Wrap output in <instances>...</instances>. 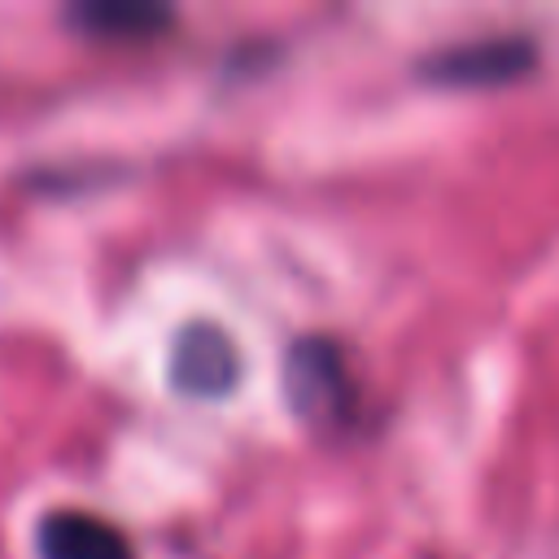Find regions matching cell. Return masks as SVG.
<instances>
[{
  "instance_id": "obj_1",
  "label": "cell",
  "mask_w": 559,
  "mask_h": 559,
  "mask_svg": "<svg viewBox=\"0 0 559 559\" xmlns=\"http://www.w3.org/2000/svg\"><path fill=\"white\" fill-rule=\"evenodd\" d=\"M284 397L306 424H349L354 380L332 336H301L284 358Z\"/></svg>"
},
{
  "instance_id": "obj_2",
  "label": "cell",
  "mask_w": 559,
  "mask_h": 559,
  "mask_svg": "<svg viewBox=\"0 0 559 559\" xmlns=\"http://www.w3.org/2000/svg\"><path fill=\"white\" fill-rule=\"evenodd\" d=\"M537 66L533 35H476L463 44L432 48L415 61V74L432 87H502Z\"/></svg>"
},
{
  "instance_id": "obj_3",
  "label": "cell",
  "mask_w": 559,
  "mask_h": 559,
  "mask_svg": "<svg viewBox=\"0 0 559 559\" xmlns=\"http://www.w3.org/2000/svg\"><path fill=\"white\" fill-rule=\"evenodd\" d=\"M170 384L188 397H227L240 384V349L218 323H183L170 341Z\"/></svg>"
},
{
  "instance_id": "obj_4",
  "label": "cell",
  "mask_w": 559,
  "mask_h": 559,
  "mask_svg": "<svg viewBox=\"0 0 559 559\" xmlns=\"http://www.w3.org/2000/svg\"><path fill=\"white\" fill-rule=\"evenodd\" d=\"M39 559H135L127 537L87 511H52L39 524Z\"/></svg>"
},
{
  "instance_id": "obj_5",
  "label": "cell",
  "mask_w": 559,
  "mask_h": 559,
  "mask_svg": "<svg viewBox=\"0 0 559 559\" xmlns=\"http://www.w3.org/2000/svg\"><path fill=\"white\" fill-rule=\"evenodd\" d=\"M74 22L92 35L148 39L162 26H170V9H157V4H87V9L74 13Z\"/></svg>"
}]
</instances>
